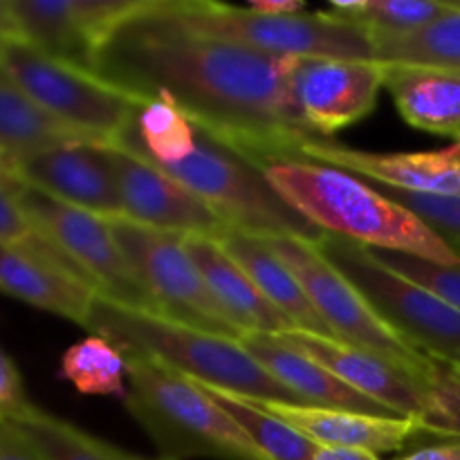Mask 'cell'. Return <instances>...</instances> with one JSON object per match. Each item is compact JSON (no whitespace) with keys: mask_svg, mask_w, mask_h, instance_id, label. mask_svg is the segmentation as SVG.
<instances>
[{"mask_svg":"<svg viewBox=\"0 0 460 460\" xmlns=\"http://www.w3.org/2000/svg\"><path fill=\"white\" fill-rule=\"evenodd\" d=\"M182 245L205 277L211 295L216 296L229 322L243 335L245 332L281 335L286 331H295L292 323L261 295L250 274L225 252L218 241L202 236H182Z\"/></svg>","mask_w":460,"mask_h":460,"instance_id":"cell-19","label":"cell"},{"mask_svg":"<svg viewBox=\"0 0 460 460\" xmlns=\"http://www.w3.org/2000/svg\"><path fill=\"white\" fill-rule=\"evenodd\" d=\"M0 460H43L13 427L0 422Z\"/></svg>","mask_w":460,"mask_h":460,"instance_id":"cell-36","label":"cell"},{"mask_svg":"<svg viewBox=\"0 0 460 460\" xmlns=\"http://www.w3.org/2000/svg\"><path fill=\"white\" fill-rule=\"evenodd\" d=\"M449 12L447 3L434 0H358L332 3L328 13L377 34H404L431 25Z\"/></svg>","mask_w":460,"mask_h":460,"instance_id":"cell-30","label":"cell"},{"mask_svg":"<svg viewBox=\"0 0 460 460\" xmlns=\"http://www.w3.org/2000/svg\"><path fill=\"white\" fill-rule=\"evenodd\" d=\"M371 39L376 61L380 63L445 67L460 72V12L452 4L443 18L422 30L404 34L371 31Z\"/></svg>","mask_w":460,"mask_h":460,"instance_id":"cell-26","label":"cell"},{"mask_svg":"<svg viewBox=\"0 0 460 460\" xmlns=\"http://www.w3.org/2000/svg\"><path fill=\"white\" fill-rule=\"evenodd\" d=\"M160 7L182 25L272 57H323L376 61L371 31L328 12L263 16L250 7L211 0H160Z\"/></svg>","mask_w":460,"mask_h":460,"instance_id":"cell-5","label":"cell"},{"mask_svg":"<svg viewBox=\"0 0 460 460\" xmlns=\"http://www.w3.org/2000/svg\"><path fill=\"white\" fill-rule=\"evenodd\" d=\"M295 57H272L182 25L160 7H139L106 31L88 70L144 102L164 99L250 160L288 157L301 124L290 93Z\"/></svg>","mask_w":460,"mask_h":460,"instance_id":"cell-1","label":"cell"},{"mask_svg":"<svg viewBox=\"0 0 460 460\" xmlns=\"http://www.w3.org/2000/svg\"><path fill=\"white\" fill-rule=\"evenodd\" d=\"M84 328L112 341L124 353L155 359L202 385L252 400L301 404L243 349L241 341L229 337L126 308L106 296L94 299Z\"/></svg>","mask_w":460,"mask_h":460,"instance_id":"cell-3","label":"cell"},{"mask_svg":"<svg viewBox=\"0 0 460 460\" xmlns=\"http://www.w3.org/2000/svg\"><path fill=\"white\" fill-rule=\"evenodd\" d=\"M254 407L272 413L279 420L288 422L296 431L313 440L319 447L364 449L371 454H386L407 449L422 436L420 422L416 418L402 416H367V413L340 411V409L310 407V404L272 402V400L245 398Z\"/></svg>","mask_w":460,"mask_h":460,"instance_id":"cell-17","label":"cell"},{"mask_svg":"<svg viewBox=\"0 0 460 460\" xmlns=\"http://www.w3.org/2000/svg\"><path fill=\"white\" fill-rule=\"evenodd\" d=\"M274 337L398 416L418 420L425 411V385L380 355L304 331H286Z\"/></svg>","mask_w":460,"mask_h":460,"instance_id":"cell-16","label":"cell"},{"mask_svg":"<svg viewBox=\"0 0 460 460\" xmlns=\"http://www.w3.org/2000/svg\"><path fill=\"white\" fill-rule=\"evenodd\" d=\"M196 126V124H193ZM196 151L178 164L164 166V173L205 200L234 229L261 238L296 236L317 241L322 229L296 214L268 184L259 166L196 126Z\"/></svg>","mask_w":460,"mask_h":460,"instance_id":"cell-6","label":"cell"},{"mask_svg":"<svg viewBox=\"0 0 460 460\" xmlns=\"http://www.w3.org/2000/svg\"><path fill=\"white\" fill-rule=\"evenodd\" d=\"M111 454H112V458H115V460H171V458H164V456H157V458H148V456H135V454H128V452H124V449H117V447H112V445H111Z\"/></svg>","mask_w":460,"mask_h":460,"instance_id":"cell-42","label":"cell"},{"mask_svg":"<svg viewBox=\"0 0 460 460\" xmlns=\"http://www.w3.org/2000/svg\"><path fill=\"white\" fill-rule=\"evenodd\" d=\"M458 364H460V362H458Z\"/></svg>","mask_w":460,"mask_h":460,"instance_id":"cell-45","label":"cell"},{"mask_svg":"<svg viewBox=\"0 0 460 460\" xmlns=\"http://www.w3.org/2000/svg\"><path fill=\"white\" fill-rule=\"evenodd\" d=\"M108 447H111V445H108Z\"/></svg>","mask_w":460,"mask_h":460,"instance_id":"cell-44","label":"cell"},{"mask_svg":"<svg viewBox=\"0 0 460 460\" xmlns=\"http://www.w3.org/2000/svg\"><path fill=\"white\" fill-rule=\"evenodd\" d=\"M0 72L61 124L112 146L142 103L85 67L49 57L22 39L0 40Z\"/></svg>","mask_w":460,"mask_h":460,"instance_id":"cell-7","label":"cell"},{"mask_svg":"<svg viewBox=\"0 0 460 460\" xmlns=\"http://www.w3.org/2000/svg\"><path fill=\"white\" fill-rule=\"evenodd\" d=\"M16 166H18V157L0 146V180H7V178L16 180Z\"/></svg>","mask_w":460,"mask_h":460,"instance_id":"cell-41","label":"cell"},{"mask_svg":"<svg viewBox=\"0 0 460 460\" xmlns=\"http://www.w3.org/2000/svg\"><path fill=\"white\" fill-rule=\"evenodd\" d=\"M18 180H0V245L16 247V250H25L30 254L40 256V259L49 261V263L58 265L66 272L75 274V277L84 279L88 286L93 283L79 272L75 263L54 245L52 241L43 236V234L36 229V225L31 223L30 216L25 214V209L21 207L16 196Z\"/></svg>","mask_w":460,"mask_h":460,"instance_id":"cell-31","label":"cell"},{"mask_svg":"<svg viewBox=\"0 0 460 460\" xmlns=\"http://www.w3.org/2000/svg\"><path fill=\"white\" fill-rule=\"evenodd\" d=\"M61 377L84 395H103L124 402L128 395V362L112 341L90 335L63 353Z\"/></svg>","mask_w":460,"mask_h":460,"instance_id":"cell-27","label":"cell"},{"mask_svg":"<svg viewBox=\"0 0 460 460\" xmlns=\"http://www.w3.org/2000/svg\"><path fill=\"white\" fill-rule=\"evenodd\" d=\"M270 187L323 234L368 250L404 252L440 265H458L460 250L376 187L335 166L304 157L252 160Z\"/></svg>","mask_w":460,"mask_h":460,"instance_id":"cell-2","label":"cell"},{"mask_svg":"<svg viewBox=\"0 0 460 460\" xmlns=\"http://www.w3.org/2000/svg\"><path fill=\"white\" fill-rule=\"evenodd\" d=\"M395 460H460V438H440V443L422 445Z\"/></svg>","mask_w":460,"mask_h":460,"instance_id":"cell-37","label":"cell"},{"mask_svg":"<svg viewBox=\"0 0 460 460\" xmlns=\"http://www.w3.org/2000/svg\"><path fill=\"white\" fill-rule=\"evenodd\" d=\"M371 254L382 265L394 270L395 274L427 288V290L434 292L445 304H449L460 313V263L440 265L434 263V261L420 259V256L389 250H371Z\"/></svg>","mask_w":460,"mask_h":460,"instance_id":"cell-33","label":"cell"},{"mask_svg":"<svg viewBox=\"0 0 460 460\" xmlns=\"http://www.w3.org/2000/svg\"><path fill=\"white\" fill-rule=\"evenodd\" d=\"M241 346L274 377L281 382L290 394L296 395L301 404L323 409H340V411L367 413V416H398L386 409L385 404L367 398L359 391L319 367L305 355L279 341L274 335L263 332H245L241 337Z\"/></svg>","mask_w":460,"mask_h":460,"instance_id":"cell-18","label":"cell"},{"mask_svg":"<svg viewBox=\"0 0 460 460\" xmlns=\"http://www.w3.org/2000/svg\"><path fill=\"white\" fill-rule=\"evenodd\" d=\"M247 7L256 13H263V16H295V13L305 12V4L299 0H259V3H252Z\"/></svg>","mask_w":460,"mask_h":460,"instance_id":"cell-38","label":"cell"},{"mask_svg":"<svg viewBox=\"0 0 460 460\" xmlns=\"http://www.w3.org/2000/svg\"><path fill=\"white\" fill-rule=\"evenodd\" d=\"M76 144L99 142L54 119L0 72V146L4 151L22 157Z\"/></svg>","mask_w":460,"mask_h":460,"instance_id":"cell-24","label":"cell"},{"mask_svg":"<svg viewBox=\"0 0 460 460\" xmlns=\"http://www.w3.org/2000/svg\"><path fill=\"white\" fill-rule=\"evenodd\" d=\"M234 420L252 438V443L261 449L270 460H313L319 445L305 438L301 431L290 427L288 422L279 420L272 413L254 407L243 395L229 394V391L216 389V386L198 382Z\"/></svg>","mask_w":460,"mask_h":460,"instance_id":"cell-28","label":"cell"},{"mask_svg":"<svg viewBox=\"0 0 460 460\" xmlns=\"http://www.w3.org/2000/svg\"><path fill=\"white\" fill-rule=\"evenodd\" d=\"M3 39H21L12 12V0H0V40Z\"/></svg>","mask_w":460,"mask_h":460,"instance_id":"cell-40","label":"cell"},{"mask_svg":"<svg viewBox=\"0 0 460 460\" xmlns=\"http://www.w3.org/2000/svg\"><path fill=\"white\" fill-rule=\"evenodd\" d=\"M0 292L84 326L97 290L58 265L25 250L0 245Z\"/></svg>","mask_w":460,"mask_h":460,"instance_id":"cell-20","label":"cell"},{"mask_svg":"<svg viewBox=\"0 0 460 460\" xmlns=\"http://www.w3.org/2000/svg\"><path fill=\"white\" fill-rule=\"evenodd\" d=\"M124 355L128 362L124 404L162 456L270 460L196 380L144 355Z\"/></svg>","mask_w":460,"mask_h":460,"instance_id":"cell-4","label":"cell"},{"mask_svg":"<svg viewBox=\"0 0 460 460\" xmlns=\"http://www.w3.org/2000/svg\"><path fill=\"white\" fill-rule=\"evenodd\" d=\"M106 153L115 171L124 218L175 236L214 241L232 229L205 200L146 157L119 146H106Z\"/></svg>","mask_w":460,"mask_h":460,"instance_id":"cell-13","label":"cell"},{"mask_svg":"<svg viewBox=\"0 0 460 460\" xmlns=\"http://www.w3.org/2000/svg\"><path fill=\"white\" fill-rule=\"evenodd\" d=\"M34 404L27 398L21 371L7 353L0 349V422L27 416Z\"/></svg>","mask_w":460,"mask_h":460,"instance_id":"cell-35","label":"cell"},{"mask_svg":"<svg viewBox=\"0 0 460 460\" xmlns=\"http://www.w3.org/2000/svg\"><path fill=\"white\" fill-rule=\"evenodd\" d=\"M447 3H449V4H452V7H454V9H458V12H460V0H447Z\"/></svg>","mask_w":460,"mask_h":460,"instance_id":"cell-43","label":"cell"},{"mask_svg":"<svg viewBox=\"0 0 460 460\" xmlns=\"http://www.w3.org/2000/svg\"><path fill=\"white\" fill-rule=\"evenodd\" d=\"M16 180L45 196L102 218H124L106 146L76 144L18 157Z\"/></svg>","mask_w":460,"mask_h":460,"instance_id":"cell-15","label":"cell"},{"mask_svg":"<svg viewBox=\"0 0 460 460\" xmlns=\"http://www.w3.org/2000/svg\"><path fill=\"white\" fill-rule=\"evenodd\" d=\"M218 243L250 274L261 295L292 323L295 331L313 332V335L335 340V335L326 326V322L319 317L313 301L308 299V295L301 288V283L296 281L292 270L283 263L281 256L270 247L265 238L232 227L218 238Z\"/></svg>","mask_w":460,"mask_h":460,"instance_id":"cell-21","label":"cell"},{"mask_svg":"<svg viewBox=\"0 0 460 460\" xmlns=\"http://www.w3.org/2000/svg\"><path fill=\"white\" fill-rule=\"evenodd\" d=\"M422 431L438 438H460V364L434 358L425 380Z\"/></svg>","mask_w":460,"mask_h":460,"instance_id":"cell-32","label":"cell"},{"mask_svg":"<svg viewBox=\"0 0 460 460\" xmlns=\"http://www.w3.org/2000/svg\"><path fill=\"white\" fill-rule=\"evenodd\" d=\"M106 223L160 317L241 341L243 332L211 295L205 277L184 250L182 236L128 218H106Z\"/></svg>","mask_w":460,"mask_h":460,"instance_id":"cell-10","label":"cell"},{"mask_svg":"<svg viewBox=\"0 0 460 460\" xmlns=\"http://www.w3.org/2000/svg\"><path fill=\"white\" fill-rule=\"evenodd\" d=\"M198 133L193 121L171 102H144L130 128L112 146L146 157L155 166L178 164L196 151Z\"/></svg>","mask_w":460,"mask_h":460,"instance_id":"cell-25","label":"cell"},{"mask_svg":"<svg viewBox=\"0 0 460 460\" xmlns=\"http://www.w3.org/2000/svg\"><path fill=\"white\" fill-rule=\"evenodd\" d=\"M323 259L344 274L373 313L425 355L460 362V313L427 288L382 265L371 250L335 234L314 241Z\"/></svg>","mask_w":460,"mask_h":460,"instance_id":"cell-8","label":"cell"},{"mask_svg":"<svg viewBox=\"0 0 460 460\" xmlns=\"http://www.w3.org/2000/svg\"><path fill=\"white\" fill-rule=\"evenodd\" d=\"M385 88L380 61L295 57L290 93L301 124L314 137H331L371 115Z\"/></svg>","mask_w":460,"mask_h":460,"instance_id":"cell-12","label":"cell"},{"mask_svg":"<svg viewBox=\"0 0 460 460\" xmlns=\"http://www.w3.org/2000/svg\"><path fill=\"white\" fill-rule=\"evenodd\" d=\"M313 460H382L377 454L364 452V449H344V447H319Z\"/></svg>","mask_w":460,"mask_h":460,"instance_id":"cell-39","label":"cell"},{"mask_svg":"<svg viewBox=\"0 0 460 460\" xmlns=\"http://www.w3.org/2000/svg\"><path fill=\"white\" fill-rule=\"evenodd\" d=\"M16 196L36 229L79 268L99 296H106L126 308L157 314L155 304L139 286L106 218L54 200L39 189L22 184L21 180H18Z\"/></svg>","mask_w":460,"mask_h":460,"instance_id":"cell-11","label":"cell"},{"mask_svg":"<svg viewBox=\"0 0 460 460\" xmlns=\"http://www.w3.org/2000/svg\"><path fill=\"white\" fill-rule=\"evenodd\" d=\"M265 241L292 270L335 340L380 355L425 385L434 358L413 349L391 331L353 283L323 259L313 241L296 236H272Z\"/></svg>","mask_w":460,"mask_h":460,"instance_id":"cell-9","label":"cell"},{"mask_svg":"<svg viewBox=\"0 0 460 460\" xmlns=\"http://www.w3.org/2000/svg\"><path fill=\"white\" fill-rule=\"evenodd\" d=\"M12 12L22 40L88 70L94 40L81 0H12Z\"/></svg>","mask_w":460,"mask_h":460,"instance_id":"cell-23","label":"cell"},{"mask_svg":"<svg viewBox=\"0 0 460 460\" xmlns=\"http://www.w3.org/2000/svg\"><path fill=\"white\" fill-rule=\"evenodd\" d=\"M385 66V88L409 126L460 137V72L445 67Z\"/></svg>","mask_w":460,"mask_h":460,"instance_id":"cell-22","label":"cell"},{"mask_svg":"<svg viewBox=\"0 0 460 460\" xmlns=\"http://www.w3.org/2000/svg\"><path fill=\"white\" fill-rule=\"evenodd\" d=\"M4 425L13 427L43 460H115L108 443L76 429L70 422L40 411L39 407L31 409L27 416L7 420Z\"/></svg>","mask_w":460,"mask_h":460,"instance_id":"cell-29","label":"cell"},{"mask_svg":"<svg viewBox=\"0 0 460 460\" xmlns=\"http://www.w3.org/2000/svg\"><path fill=\"white\" fill-rule=\"evenodd\" d=\"M367 182L376 187L382 196L391 198L394 202L402 205L404 209L416 214L422 223L429 225L445 241H449L452 245L454 241L460 243V198L402 191V189H394L389 184L373 182V180H367Z\"/></svg>","mask_w":460,"mask_h":460,"instance_id":"cell-34","label":"cell"},{"mask_svg":"<svg viewBox=\"0 0 460 460\" xmlns=\"http://www.w3.org/2000/svg\"><path fill=\"white\" fill-rule=\"evenodd\" d=\"M288 157L335 166L402 191L460 198V137L452 146L438 151L373 153L331 142L328 137L299 135Z\"/></svg>","mask_w":460,"mask_h":460,"instance_id":"cell-14","label":"cell"}]
</instances>
